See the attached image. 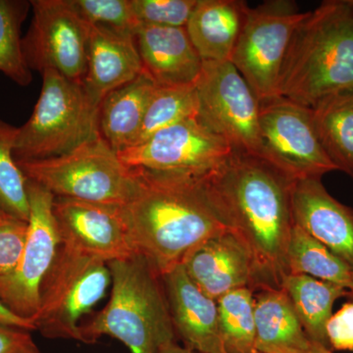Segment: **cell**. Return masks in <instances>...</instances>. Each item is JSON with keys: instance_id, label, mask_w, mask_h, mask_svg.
I'll return each mask as SVG.
<instances>
[{"instance_id": "cell-1", "label": "cell", "mask_w": 353, "mask_h": 353, "mask_svg": "<svg viewBox=\"0 0 353 353\" xmlns=\"http://www.w3.org/2000/svg\"><path fill=\"white\" fill-rule=\"evenodd\" d=\"M201 178L232 233L252 254L255 292L281 288L289 274L294 182L265 160L234 152Z\"/></svg>"}, {"instance_id": "cell-2", "label": "cell", "mask_w": 353, "mask_h": 353, "mask_svg": "<svg viewBox=\"0 0 353 353\" xmlns=\"http://www.w3.org/2000/svg\"><path fill=\"white\" fill-rule=\"evenodd\" d=\"M136 169L138 190L121 212L134 250L160 275L182 264L204 241L231 231L201 175Z\"/></svg>"}, {"instance_id": "cell-3", "label": "cell", "mask_w": 353, "mask_h": 353, "mask_svg": "<svg viewBox=\"0 0 353 353\" xmlns=\"http://www.w3.org/2000/svg\"><path fill=\"white\" fill-rule=\"evenodd\" d=\"M353 88V0H327L294 32L279 97L310 108L327 95Z\"/></svg>"}, {"instance_id": "cell-4", "label": "cell", "mask_w": 353, "mask_h": 353, "mask_svg": "<svg viewBox=\"0 0 353 353\" xmlns=\"http://www.w3.org/2000/svg\"><path fill=\"white\" fill-rule=\"evenodd\" d=\"M110 301L94 319L81 324V341L112 336L131 353H159L175 343L176 332L162 277L139 252L108 263Z\"/></svg>"}, {"instance_id": "cell-5", "label": "cell", "mask_w": 353, "mask_h": 353, "mask_svg": "<svg viewBox=\"0 0 353 353\" xmlns=\"http://www.w3.org/2000/svg\"><path fill=\"white\" fill-rule=\"evenodd\" d=\"M16 161L28 181L57 197L124 206L139 187L138 169L127 166L101 134L62 157Z\"/></svg>"}, {"instance_id": "cell-6", "label": "cell", "mask_w": 353, "mask_h": 353, "mask_svg": "<svg viewBox=\"0 0 353 353\" xmlns=\"http://www.w3.org/2000/svg\"><path fill=\"white\" fill-rule=\"evenodd\" d=\"M43 87L34 111L18 130L16 160L62 157L101 136L99 108L83 85L52 69L41 73Z\"/></svg>"}, {"instance_id": "cell-7", "label": "cell", "mask_w": 353, "mask_h": 353, "mask_svg": "<svg viewBox=\"0 0 353 353\" xmlns=\"http://www.w3.org/2000/svg\"><path fill=\"white\" fill-rule=\"evenodd\" d=\"M110 283L108 263L60 243L41 284L34 331L46 338L81 341V318L101 301Z\"/></svg>"}, {"instance_id": "cell-8", "label": "cell", "mask_w": 353, "mask_h": 353, "mask_svg": "<svg viewBox=\"0 0 353 353\" xmlns=\"http://www.w3.org/2000/svg\"><path fill=\"white\" fill-rule=\"evenodd\" d=\"M307 14L290 0H270L248 9L231 62L259 102L279 97L285 55Z\"/></svg>"}, {"instance_id": "cell-9", "label": "cell", "mask_w": 353, "mask_h": 353, "mask_svg": "<svg viewBox=\"0 0 353 353\" xmlns=\"http://www.w3.org/2000/svg\"><path fill=\"white\" fill-rule=\"evenodd\" d=\"M196 88L202 122L234 153L263 159L259 101L234 64L202 61Z\"/></svg>"}, {"instance_id": "cell-10", "label": "cell", "mask_w": 353, "mask_h": 353, "mask_svg": "<svg viewBox=\"0 0 353 353\" xmlns=\"http://www.w3.org/2000/svg\"><path fill=\"white\" fill-rule=\"evenodd\" d=\"M259 103L265 161L292 182L338 171L320 143L310 108L283 97Z\"/></svg>"}, {"instance_id": "cell-11", "label": "cell", "mask_w": 353, "mask_h": 353, "mask_svg": "<svg viewBox=\"0 0 353 353\" xmlns=\"http://www.w3.org/2000/svg\"><path fill=\"white\" fill-rule=\"evenodd\" d=\"M27 192V241L17 267L0 276V301L13 314L32 323L39 311L41 284L57 257L60 238L53 214L54 196L32 181H28Z\"/></svg>"}, {"instance_id": "cell-12", "label": "cell", "mask_w": 353, "mask_h": 353, "mask_svg": "<svg viewBox=\"0 0 353 353\" xmlns=\"http://www.w3.org/2000/svg\"><path fill=\"white\" fill-rule=\"evenodd\" d=\"M32 20L22 39L29 68L43 73L52 69L83 85L87 71L90 25L71 0H32Z\"/></svg>"}, {"instance_id": "cell-13", "label": "cell", "mask_w": 353, "mask_h": 353, "mask_svg": "<svg viewBox=\"0 0 353 353\" xmlns=\"http://www.w3.org/2000/svg\"><path fill=\"white\" fill-rule=\"evenodd\" d=\"M233 153L227 141L197 116L160 130L118 155L131 168L199 176Z\"/></svg>"}, {"instance_id": "cell-14", "label": "cell", "mask_w": 353, "mask_h": 353, "mask_svg": "<svg viewBox=\"0 0 353 353\" xmlns=\"http://www.w3.org/2000/svg\"><path fill=\"white\" fill-rule=\"evenodd\" d=\"M60 243L105 263L134 252L121 206L54 196Z\"/></svg>"}, {"instance_id": "cell-15", "label": "cell", "mask_w": 353, "mask_h": 353, "mask_svg": "<svg viewBox=\"0 0 353 353\" xmlns=\"http://www.w3.org/2000/svg\"><path fill=\"white\" fill-rule=\"evenodd\" d=\"M292 210L294 225L353 272V209L332 196L322 179H305L292 183Z\"/></svg>"}, {"instance_id": "cell-16", "label": "cell", "mask_w": 353, "mask_h": 353, "mask_svg": "<svg viewBox=\"0 0 353 353\" xmlns=\"http://www.w3.org/2000/svg\"><path fill=\"white\" fill-rule=\"evenodd\" d=\"M182 265L190 280L215 301L243 288L255 292L252 254L231 231L204 241L185 257Z\"/></svg>"}, {"instance_id": "cell-17", "label": "cell", "mask_w": 353, "mask_h": 353, "mask_svg": "<svg viewBox=\"0 0 353 353\" xmlns=\"http://www.w3.org/2000/svg\"><path fill=\"white\" fill-rule=\"evenodd\" d=\"M161 277L174 329L185 347L201 353H226L221 339L217 301L190 280L182 264Z\"/></svg>"}, {"instance_id": "cell-18", "label": "cell", "mask_w": 353, "mask_h": 353, "mask_svg": "<svg viewBox=\"0 0 353 353\" xmlns=\"http://www.w3.org/2000/svg\"><path fill=\"white\" fill-rule=\"evenodd\" d=\"M143 73L134 34L90 25L85 94L101 106L106 95Z\"/></svg>"}, {"instance_id": "cell-19", "label": "cell", "mask_w": 353, "mask_h": 353, "mask_svg": "<svg viewBox=\"0 0 353 353\" xmlns=\"http://www.w3.org/2000/svg\"><path fill=\"white\" fill-rule=\"evenodd\" d=\"M143 73L157 85L196 83L202 59L185 27L141 25L134 32Z\"/></svg>"}, {"instance_id": "cell-20", "label": "cell", "mask_w": 353, "mask_h": 353, "mask_svg": "<svg viewBox=\"0 0 353 353\" xmlns=\"http://www.w3.org/2000/svg\"><path fill=\"white\" fill-rule=\"evenodd\" d=\"M248 9L240 0L197 1L185 29L202 61H232Z\"/></svg>"}, {"instance_id": "cell-21", "label": "cell", "mask_w": 353, "mask_h": 353, "mask_svg": "<svg viewBox=\"0 0 353 353\" xmlns=\"http://www.w3.org/2000/svg\"><path fill=\"white\" fill-rule=\"evenodd\" d=\"M157 85L145 73L106 95L99 108V132L116 152L136 143Z\"/></svg>"}, {"instance_id": "cell-22", "label": "cell", "mask_w": 353, "mask_h": 353, "mask_svg": "<svg viewBox=\"0 0 353 353\" xmlns=\"http://www.w3.org/2000/svg\"><path fill=\"white\" fill-rule=\"evenodd\" d=\"M254 318L257 352L301 348L311 341L282 288L254 292Z\"/></svg>"}, {"instance_id": "cell-23", "label": "cell", "mask_w": 353, "mask_h": 353, "mask_svg": "<svg viewBox=\"0 0 353 353\" xmlns=\"http://www.w3.org/2000/svg\"><path fill=\"white\" fill-rule=\"evenodd\" d=\"M310 109L325 152L336 170L353 178V88L327 95Z\"/></svg>"}, {"instance_id": "cell-24", "label": "cell", "mask_w": 353, "mask_h": 353, "mask_svg": "<svg viewBox=\"0 0 353 353\" xmlns=\"http://www.w3.org/2000/svg\"><path fill=\"white\" fill-rule=\"evenodd\" d=\"M281 288L287 292L301 326L311 341L329 347L326 326L334 304L348 296V290L306 275L287 274Z\"/></svg>"}, {"instance_id": "cell-25", "label": "cell", "mask_w": 353, "mask_h": 353, "mask_svg": "<svg viewBox=\"0 0 353 353\" xmlns=\"http://www.w3.org/2000/svg\"><path fill=\"white\" fill-rule=\"evenodd\" d=\"M288 273L333 283L348 290L352 270L343 260L294 225L287 252Z\"/></svg>"}, {"instance_id": "cell-26", "label": "cell", "mask_w": 353, "mask_h": 353, "mask_svg": "<svg viewBox=\"0 0 353 353\" xmlns=\"http://www.w3.org/2000/svg\"><path fill=\"white\" fill-rule=\"evenodd\" d=\"M221 339L226 353H254L256 328L254 292L250 288L232 290L217 301Z\"/></svg>"}, {"instance_id": "cell-27", "label": "cell", "mask_w": 353, "mask_h": 353, "mask_svg": "<svg viewBox=\"0 0 353 353\" xmlns=\"http://www.w3.org/2000/svg\"><path fill=\"white\" fill-rule=\"evenodd\" d=\"M197 116H199V102L196 83L157 85L134 145L143 143L160 130Z\"/></svg>"}, {"instance_id": "cell-28", "label": "cell", "mask_w": 353, "mask_h": 353, "mask_svg": "<svg viewBox=\"0 0 353 353\" xmlns=\"http://www.w3.org/2000/svg\"><path fill=\"white\" fill-rule=\"evenodd\" d=\"M18 130L0 119V208L10 217L28 222V180L14 157Z\"/></svg>"}, {"instance_id": "cell-29", "label": "cell", "mask_w": 353, "mask_h": 353, "mask_svg": "<svg viewBox=\"0 0 353 353\" xmlns=\"http://www.w3.org/2000/svg\"><path fill=\"white\" fill-rule=\"evenodd\" d=\"M30 6L27 1L0 0V72L23 87L32 80L20 36L21 25Z\"/></svg>"}, {"instance_id": "cell-30", "label": "cell", "mask_w": 353, "mask_h": 353, "mask_svg": "<svg viewBox=\"0 0 353 353\" xmlns=\"http://www.w3.org/2000/svg\"><path fill=\"white\" fill-rule=\"evenodd\" d=\"M77 12L88 25L102 26L134 34L141 26L132 0H71Z\"/></svg>"}, {"instance_id": "cell-31", "label": "cell", "mask_w": 353, "mask_h": 353, "mask_svg": "<svg viewBox=\"0 0 353 353\" xmlns=\"http://www.w3.org/2000/svg\"><path fill=\"white\" fill-rule=\"evenodd\" d=\"M199 0H132L141 25L185 27Z\"/></svg>"}, {"instance_id": "cell-32", "label": "cell", "mask_w": 353, "mask_h": 353, "mask_svg": "<svg viewBox=\"0 0 353 353\" xmlns=\"http://www.w3.org/2000/svg\"><path fill=\"white\" fill-rule=\"evenodd\" d=\"M27 234L28 222L12 217L0 221V276L11 273L17 267Z\"/></svg>"}, {"instance_id": "cell-33", "label": "cell", "mask_w": 353, "mask_h": 353, "mask_svg": "<svg viewBox=\"0 0 353 353\" xmlns=\"http://www.w3.org/2000/svg\"><path fill=\"white\" fill-rule=\"evenodd\" d=\"M326 332L330 348L353 350V301L331 316Z\"/></svg>"}, {"instance_id": "cell-34", "label": "cell", "mask_w": 353, "mask_h": 353, "mask_svg": "<svg viewBox=\"0 0 353 353\" xmlns=\"http://www.w3.org/2000/svg\"><path fill=\"white\" fill-rule=\"evenodd\" d=\"M32 341L29 331L0 324V353H19Z\"/></svg>"}, {"instance_id": "cell-35", "label": "cell", "mask_w": 353, "mask_h": 353, "mask_svg": "<svg viewBox=\"0 0 353 353\" xmlns=\"http://www.w3.org/2000/svg\"><path fill=\"white\" fill-rule=\"evenodd\" d=\"M0 324L26 330V331H34V327L32 322L27 321V320L22 319V318L13 314V313L1 303V301H0Z\"/></svg>"}, {"instance_id": "cell-36", "label": "cell", "mask_w": 353, "mask_h": 353, "mask_svg": "<svg viewBox=\"0 0 353 353\" xmlns=\"http://www.w3.org/2000/svg\"><path fill=\"white\" fill-rule=\"evenodd\" d=\"M269 353H334L331 348L324 347L321 343L310 341L307 345L301 348H285V350H273Z\"/></svg>"}, {"instance_id": "cell-37", "label": "cell", "mask_w": 353, "mask_h": 353, "mask_svg": "<svg viewBox=\"0 0 353 353\" xmlns=\"http://www.w3.org/2000/svg\"><path fill=\"white\" fill-rule=\"evenodd\" d=\"M159 353H201L194 352V350H190L187 347H181L178 343H171L169 345H165Z\"/></svg>"}, {"instance_id": "cell-38", "label": "cell", "mask_w": 353, "mask_h": 353, "mask_svg": "<svg viewBox=\"0 0 353 353\" xmlns=\"http://www.w3.org/2000/svg\"><path fill=\"white\" fill-rule=\"evenodd\" d=\"M19 353H41L39 352L37 345H34V341H32L31 343H28L27 345Z\"/></svg>"}, {"instance_id": "cell-39", "label": "cell", "mask_w": 353, "mask_h": 353, "mask_svg": "<svg viewBox=\"0 0 353 353\" xmlns=\"http://www.w3.org/2000/svg\"><path fill=\"white\" fill-rule=\"evenodd\" d=\"M8 218H10V216L7 215L6 213L4 212V211L2 210L1 208H0V221H3V220H6V219H8Z\"/></svg>"}, {"instance_id": "cell-40", "label": "cell", "mask_w": 353, "mask_h": 353, "mask_svg": "<svg viewBox=\"0 0 353 353\" xmlns=\"http://www.w3.org/2000/svg\"><path fill=\"white\" fill-rule=\"evenodd\" d=\"M348 296L352 297L353 301V273H352V282H350V288H348Z\"/></svg>"}, {"instance_id": "cell-41", "label": "cell", "mask_w": 353, "mask_h": 353, "mask_svg": "<svg viewBox=\"0 0 353 353\" xmlns=\"http://www.w3.org/2000/svg\"><path fill=\"white\" fill-rule=\"evenodd\" d=\"M254 353H262V352H254Z\"/></svg>"}]
</instances>
